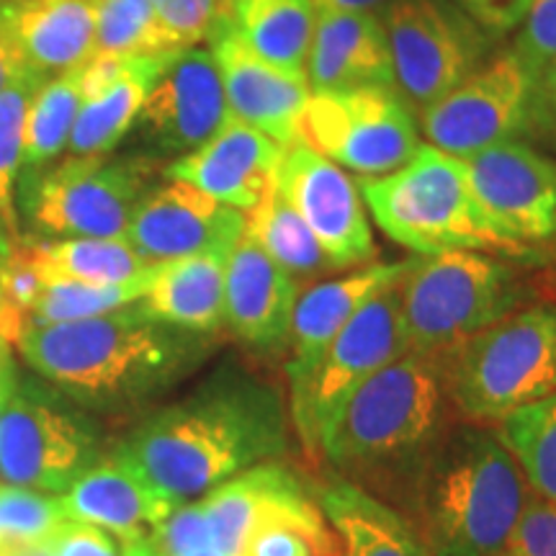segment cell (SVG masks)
Returning a JSON list of instances; mask_svg holds the SVG:
<instances>
[{"mask_svg":"<svg viewBox=\"0 0 556 556\" xmlns=\"http://www.w3.org/2000/svg\"><path fill=\"white\" fill-rule=\"evenodd\" d=\"M287 448L283 394L229 361L191 394L144 417L111 456L180 507L258 464L281 462Z\"/></svg>","mask_w":556,"mask_h":556,"instance_id":"6da1fadb","label":"cell"},{"mask_svg":"<svg viewBox=\"0 0 556 556\" xmlns=\"http://www.w3.org/2000/svg\"><path fill=\"white\" fill-rule=\"evenodd\" d=\"M214 336L160 323L139 302L75 319L26 325L18 353L62 397L96 413L142 409L176 389L214 353Z\"/></svg>","mask_w":556,"mask_h":556,"instance_id":"7a4b0ae2","label":"cell"},{"mask_svg":"<svg viewBox=\"0 0 556 556\" xmlns=\"http://www.w3.org/2000/svg\"><path fill=\"white\" fill-rule=\"evenodd\" d=\"M454 413L446 353L409 351L348 397L319 435L317 456L348 482L402 500Z\"/></svg>","mask_w":556,"mask_h":556,"instance_id":"3957f363","label":"cell"},{"mask_svg":"<svg viewBox=\"0 0 556 556\" xmlns=\"http://www.w3.org/2000/svg\"><path fill=\"white\" fill-rule=\"evenodd\" d=\"M526 503L516 458L495 430L467 420L448 428L402 497L430 556H505Z\"/></svg>","mask_w":556,"mask_h":556,"instance_id":"277c9868","label":"cell"},{"mask_svg":"<svg viewBox=\"0 0 556 556\" xmlns=\"http://www.w3.org/2000/svg\"><path fill=\"white\" fill-rule=\"evenodd\" d=\"M356 184L381 232L422 258L477 250L516 261L513 248L486 222L464 163L454 155L422 144L400 170Z\"/></svg>","mask_w":556,"mask_h":556,"instance_id":"5b68a950","label":"cell"},{"mask_svg":"<svg viewBox=\"0 0 556 556\" xmlns=\"http://www.w3.org/2000/svg\"><path fill=\"white\" fill-rule=\"evenodd\" d=\"M448 394L467 422H500L556 392V307L516 309L446 353Z\"/></svg>","mask_w":556,"mask_h":556,"instance_id":"8992f818","label":"cell"},{"mask_svg":"<svg viewBox=\"0 0 556 556\" xmlns=\"http://www.w3.org/2000/svg\"><path fill=\"white\" fill-rule=\"evenodd\" d=\"M518 270L477 250L417 258L402 278V325L407 353H448L518 309Z\"/></svg>","mask_w":556,"mask_h":556,"instance_id":"52a82bcc","label":"cell"},{"mask_svg":"<svg viewBox=\"0 0 556 556\" xmlns=\"http://www.w3.org/2000/svg\"><path fill=\"white\" fill-rule=\"evenodd\" d=\"M394 90L415 114L462 86L495 52V37L454 0H392L379 13Z\"/></svg>","mask_w":556,"mask_h":556,"instance_id":"ba28073f","label":"cell"},{"mask_svg":"<svg viewBox=\"0 0 556 556\" xmlns=\"http://www.w3.org/2000/svg\"><path fill=\"white\" fill-rule=\"evenodd\" d=\"M405 278V276H402ZM402 278L377 291L312 368L309 379L289 392V415L299 441L317 456L319 435L356 389L407 353L402 325Z\"/></svg>","mask_w":556,"mask_h":556,"instance_id":"9c48e42d","label":"cell"},{"mask_svg":"<svg viewBox=\"0 0 556 556\" xmlns=\"http://www.w3.org/2000/svg\"><path fill=\"white\" fill-rule=\"evenodd\" d=\"M299 142L364 178L400 170L422 148L415 111L392 86L312 90Z\"/></svg>","mask_w":556,"mask_h":556,"instance_id":"30bf717a","label":"cell"},{"mask_svg":"<svg viewBox=\"0 0 556 556\" xmlns=\"http://www.w3.org/2000/svg\"><path fill=\"white\" fill-rule=\"evenodd\" d=\"M152 157H65L31 186V225L50 238H124L150 191Z\"/></svg>","mask_w":556,"mask_h":556,"instance_id":"8fae6325","label":"cell"},{"mask_svg":"<svg viewBox=\"0 0 556 556\" xmlns=\"http://www.w3.org/2000/svg\"><path fill=\"white\" fill-rule=\"evenodd\" d=\"M99 458V430L67 397L18 387L0 417L3 482L62 495Z\"/></svg>","mask_w":556,"mask_h":556,"instance_id":"7c38bea8","label":"cell"},{"mask_svg":"<svg viewBox=\"0 0 556 556\" xmlns=\"http://www.w3.org/2000/svg\"><path fill=\"white\" fill-rule=\"evenodd\" d=\"M458 160L479 208L516 261L544 258L556 250L554 160L523 139H507Z\"/></svg>","mask_w":556,"mask_h":556,"instance_id":"4fadbf2b","label":"cell"},{"mask_svg":"<svg viewBox=\"0 0 556 556\" xmlns=\"http://www.w3.org/2000/svg\"><path fill=\"white\" fill-rule=\"evenodd\" d=\"M533 73L513 47L495 50L462 86L420 111L430 148L469 157L507 139H523Z\"/></svg>","mask_w":556,"mask_h":556,"instance_id":"5bb4252c","label":"cell"},{"mask_svg":"<svg viewBox=\"0 0 556 556\" xmlns=\"http://www.w3.org/2000/svg\"><path fill=\"white\" fill-rule=\"evenodd\" d=\"M276 191L296 208L325 253L343 270L377 255L358 184L304 142L283 148L274 176Z\"/></svg>","mask_w":556,"mask_h":556,"instance_id":"9a60e30c","label":"cell"},{"mask_svg":"<svg viewBox=\"0 0 556 556\" xmlns=\"http://www.w3.org/2000/svg\"><path fill=\"white\" fill-rule=\"evenodd\" d=\"M229 109L217 62L204 47L173 52L139 111L137 142L150 157H180L227 122Z\"/></svg>","mask_w":556,"mask_h":556,"instance_id":"2e32d148","label":"cell"},{"mask_svg":"<svg viewBox=\"0 0 556 556\" xmlns=\"http://www.w3.org/2000/svg\"><path fill=\"white\" fill-rule=\"evenodd\" d=\"M245 232V214L219 204L184 180L150 186L131 214L124 238L157 266L214 248H235Z\"/></svg>","mask_w":556,"mask_h":556,"instance_id":"e0dca14e","label":"cell"},{"mask_svg":"<svg viewBox=\"0 0 556 556\" xmlns=\"http://www.w3.org/2000/svg\"><path fill=\"white\" fill-rule=\"evenodd\" d=\"M206 39L217 62L229 116L283 148L299 142V119L312 96L307 78L268 65L250 52L222 9Z\"/></svg>","mask_w":556,"mask_h":556,"instance_id":"ac0fdd59","label":"cell"},{"mask_svg":"<svg viewBox=\"0 0 556 556\" xmlns=\"http://www.w3.org/2000/svg\"><path fill=\"white\" fill-rule=\"evenodd\" d=\"M208 536L227 556H240L250 533L276 520L323 518L317 497L294 469L266 462L227 479L199 500Z\"/></svg>","mask_w":556,"mask_h":556,"instance_id":"d6986e66","label":"cell"},{"mask_svg":"<svg viewBox=\"0 0 556 556\" xmlns=\"http://www.w3.org/2000/svg\"><path fill=\"white\" fill-rule=\"evenodd\" d=\"M281 155L283 144L227 116L204 144L165 165V176L197 186L219 204L248 214L274 186Z\"/></svg>","mask_w":556,"mask_h":556,"instance_id":"ffe728a7","label":"cell"},{"mask_svg":"<svg viewBox=\"0 0 556 556\" xmlns=\"http://www.w3.org/2000/svg\"><path fill=\"white\" fill-rule=\"evenodd\" d=\"M299 281L268 258L242 232L227 261L225 328L255 353H281L289 345Z\"/></svg>","mask_w":556,"mask_h":556,"instance_id":"44dd1931","label":"cell"},{"mask_svg":"<svg viewBox=\"0 0 556 556\" xmlns=\"http://www.w3.org/2000/svg\"><path fill=\"white\" fill-rule=\"evenodd\" d=\"M415 261L417 258L366 263L364 268L317 283V287L299 294L289 330V392H294L309 379L312 368L328 351L332 338L345 328L348 319L356 315L377 291L407 276Z\"/></svg>","mask_w":556,"mask_h":556,"instance_id":"7402d4cb","label":"cell"},{"mask_svg":"<svg viewBox=\"0 0 556 556\" xmlns=\"http://www.w3.org/2000/svg\"><path fill=\"white\" fill-rule=\"evenodd\" d=\"M58 500L65 520L103 528L122 546L150 539L152 528L176 510L116 456L99 458Z\"/></svg>","mask_w":556,"mask_h":556,"instance_id":"603a6c76","label":"cell"},{"mask_svg":"<svg viewBox=\"0 0 556 556\" xmlns=\"http://www.w3.org/2000/svg\"><path fill=\"white\" fill-rule=\"evenodd\" d=\"M312 90L392 86L394 70L381 18L374 13L317 11L307 58Z\"/></svg>","mask_w":556,"mask_h":556,"instance_id":"cb8c5ba5","label":"cell"},{"mask_svg":"<svg viewBox=\"0 0 556 556\" xmlns=\"http://www.w3.org/2000/svg\"><path fill=\"white\" fill-rule=\"evenodd\" d=\"M319 510L338 533L340 556H430L405 513L338 477L317 486Z\"/></svg>","mask_w":556,"mask_h":556,"instance_id":"d4e9b609","label":"cell"},{"mask_svg":"<svg viewBox=\"0 0 556 556\" xmlns=\"http://www.w3.org/2000/svg\"><path fill=\"white\" fill-rule=\"evenodd\" d=\"M235 248H214L168 263H157L139 307L160 323L217 336L225 328V274Z\"/></svg>","mask_w":556,"mask_h":556,"instance_id":"484cf974","label":"cell"},{"mask_svg":"<svg viewBox=\"0 0 556 556\" xmlns=\"http://www.w3.org/2000/svg\"><path fill=\"white\" fill-rule=\"evenodd\" d=\"M11 21L26 67L45 78L93 58V0H11Z\"/></svg>","mask_w":556,"mask_h":556,"instance_id":"4316f807","label":"cell"},{"mask_svg":"<svg viewBox=\"0 0 556 556\" xmlns=\"http://www.w3.org/2000/svg\"><path fill=\"white\" fill-rule=\"evenodd\" d=\"M173 52L127 58L119 78L99 96L83 101L70 135L67 157H103L119 148L122 139L135 129L150 88L155 86Z\"/></svg>","mask_w":556,"mask_h":556,"instance_id":"83f0119b","label":"cell"},{"mask_svg":"<svg viewBox=\"0 0 556 556\" xmlns=\"http://www.w3.org/2000/svg\"><path fill=\"white\" fill-rule=\"evenodd\" d=\"M222 13L263 62L307 78V58L317 26L312 0H222Z\"/></svg>","mask_w":556,"mask_h":556,"instance_id":"f1b7e54d","label":"cell"},{"mask_svg":"<svg viewBox=\"0 0 556 556\" xmlns=\"http://www.w3.org/2000/svg\"><path fill=\"white\" fill-rule=\"evenodd\" d=\"M24 245L37 263L41 281L73 278L83 283L116 287L144 278L155 268L129 245L127 238H52L24 240Z\"/></svg>","mask_w":556,"mask_h":556,"instance_id":"f546056e","label":"cell"},{"mask_svg":"<svg viewBox=\"0 0 556 556\" xmlns=\"http://www.w3.org/2000/svg\"><path fill=\"white\" fill-rule=\"evenodd\" d=\"M245 235L296 281L340 270L296 208L276 191V186H270L258 204L245 214Z\"/></svg>","mask_w":556,"mask_h":556,"instance_id":"4dcf8cb0","label":"cell"},{"mask_svg":"<svg viewBox=\"0 0 556 556\" xmlns=\"http://www.w3.org/2000/svg\"><path fill=\"white\" fill-rule=\"evenodd\" d=\"M495 433L533 495L556 503V392L503 417Z\"/></svg>","mask_w":556,"mask_h":556,"instance_id":"1f68e13d","label":"cell"},{"mask_svg":"<svg viewBox=\"0 0 556 556\" xmlns=\"http://www.w3.org/2000/svg\"><path fill=\"white\" fill-rule=\"evenodd\" d=\"M83 103L80 67L50 75L34 93L29 114H26L24 165L41 170L54 157L65 155L75 116Z\"/></svg>","mask_w":556,"mask_h":556,"instance_id":"d6a6232c","label":"cell"},{"mask_svg":"<svg viewBox=\"0 0 556 556\" xmlns=\"http://www.w3.org/2000/svg\"><path fill=\"white\" fill-rule=\"evenodd\" d=\"M45 80V75L24 65L0 88V222L9 229L13 245L21 242L16 186L24 168L26 114H29L34 93Z\"/></svg>","mask_w":556,"mask_h":556,"instance_id":"836d02e7","label":"cell"},{"mask_svg":"<svg viewBox=\"0 0 556 556\" xmlns=\"http://www.w3.org/2000/svg\"><path fill=\"white\" fill-rule=\"evenodd\" d=\"M96 47L103 58H137L184 50L150 0H93Z\"/></svg>","mask_w":556,"mask_h":556,"instance_id":"e575fe53","label":"cell"},{"mask_svg":"<svg viewBox=\"0 0 556 556\" xmlns=\"http://www.w3.org/2000/svg\"><path fill=\"white\" fill-rule=\"evenodd\" d=\"M157 266L144 278L129 283H116V287H101V283H83L73 278H45L37 302L29 312V325H54V323H75V319H88L106 315V312L122 309L135 304L150 289L152 276Z\"/></svg>","mask_w":556,"mask_h":556,"instance_id":"d590c367","label":"cell"},{"mask_svg":"<svg viewBox=\"0 0 556 556\" xmlns=\"http://www.w3.org/2000/svg\"><path fill=\"white\" fill-rule=\"evenodd\" d=\"M65 516L58 497L29 486H0V552L18 546H45Z\"/></svg>","mask_w":556,"mask_h":556,"instance_id":"8d00e7d4","label":"cell"},{"mask_svg":"<svg viewBox=\"0 0 556 556\" xmlns=\"http://www.w3.org/2000/svg\"><path fill=\"white\" fill-rule=\"evenodd\" d=\"M240 556H340V544L325 516L276 520L250 533Z\"/></svg>","mask_w":556,"mask_h":556,"instance_id":"74e56055","label":"cell"},{"mask_svg":"<svg viewBox=\"0 0 556 556\" xmlns=\"http://www.w3.org/2000/svg\"><path fill=\"white\" fill-rule=\"evenodd\" d=\"M510 47L536 78L539 70L556 58V0H533Z\"/></svg>","mask_w":556,"mask_h":556,"instance_id":"f35d334b","label":"cell"},{"mask_svg":"<svg viewBox=\"0 0 556 556\" xmlns=\"http://www.w3.org/2000/svg\"><path fill=\"white\" fill-rule=\"evenodd\" d=\"M523 142L556 155V58L548 60L533 78Z\"/></svg>","mask_w":556,"mask_h":556,"instance_id":"ab89813d","label":"cell"},{"mask_svg":"<svg viewBox=\"0 0 556 556\" xmlns=\"http://www.w3.org/2000/svg\"><path fill=\"white\" fill-rule=\"evenodd\" d=\"M505 556H556V503L533 497L523 507Z\"/></svg>","mask_w":556,"mask_h":556,"instance_id":"60d3db41","label":"cell"},{"mask_svg":"<svg viewBox=\"0 0 556 556\" xmlns=\"http://www.w3.org/2000/svg\"><path fill=\"white\" fill-rule=\"evenodd\" d=\"M150 3L180 47H197L201 39H206L222 9V0H150Z\"/></svg>","mask_w":556,"mask_h":556,"instance_id":"b9f144b4","label":"cell"},{"mask_svg":"<svg viewBox=\"0 0 556 556\" xmlns=\"http://www.w3.org/2000/svg\"><path fill=\"white\" fill-rule=\"evenodd\" d=\"M41 548H47L50 556H122L119 544L109 531L75 520H62Z\"/></svg>","mask_w":556,"mask_h":556,"instance_id":"7bdbcfd3","label":"cell"},{"mask_svg":"<svg viewBox=\"0 0 556 556\" xmlns=\"http://www.w3.org/2000/svg\"><path fill=\"white\" fill-rule=\"evenodd\" d=\"M454 3L497 39L523 24L533 0H454Z\"/></svg>","mask_w":556,"mask_h":556,"instance_id":"ee69618b","label":"cell"},{"mask_svg":"<svg viewBox=\"0 0 556 556\" xmlns=\"http://www.w3.org/2000/svg\"><path fill=\"white\" fill-rule=\"evenodd\" d=\"M24 65V54H21L16 31H13L11 0H0V88Z\"/></svg>","mask_w":556,"mask_h":556,"instance_id":"f6af8a7d","label":"cell"},{"mask_svg":"<svg viewBox=\"0 0 556 556\" xmlns=\"http://www.w3.org/2000/svg\"><path fill=\"white\" fill-rule=\"evenodd\" d=\"M11 348H13L11 343H5V340L0 338V417H3L5 407L11 405V400L16 397L21 387L18 368H16V361H13Z\"/></svg>","mask_w":556,"mask_h":556,"instance_id":"bcb514c9","label":"cell"},{"mask_svg":"<svg viewBox=\"0 0 556 556\" xmlns=\"http://www.w3.org/2000/svg\"><path fill=\"white\" fill-rule=\"evenodd\" d=\"M317 11H348V13H374L379 16L392 0H312Z\"/></svg>","mask_w":556,"mask_h":556,"instance_id":"7dc6e473","label":"cell"},{"mask_svg":"<svg viewBox=\"0 0 556 556\" xmlns=\"http://www.w3.org/2000/svg\"><path fill=\"white\" fill-rule=\"evenodd\" d=\"M122 556H165L152 539H139L122 546Z\"/></svg>","mask_w":556,"mask_h":556,"instance_id":"c3c4849f","label":"cell"},{"mask_svg":"<svg viewBox=\"0 0 556 556\" xmlns=\"http://www.w3.org/2000/svg\"><path fill=\"white\" fill-rule=\"evenodd\" d=\"M178 556H227V554L222 552V548L214 544V541H204V544L186 548V552H180Z\"/></svg>","mask_w":556,"mask_h":556,"instance_id":"681fc988","label":"cell"},{"mask_svg":"<svg viewBox=\"0 0 556 556\" xmlns=\"http://www.w3.org/2000/svg\"><path fill=\"white\" fill-rule=\"evenodd\" d=\"M0 556H50V554H47V548L41 546H18V548H5V552H0Z\"/></svg>","mask_w":556,"mask_h":556,"instance_id":"f907efd6","label":"cell"},{"mask_svg":"<svg viewBox=\"0 0 556 556\" xmlns=\"http://www.w3.org/2000/svg\"><path fill=\"white\" fill-rule=\"evenodd\" d=\"M13 250V240L9 235V229L3 227V222H0V258H9Z\"/></svg>","mask_w":556,"mask_h":556,"instance_id":"816d5d0a","label":"cell"},{"mask_svg":"<svg viewBox=\"0 0 556 556\" xmlns=\"http://www.w3.org/2000/svg\"><path fill=\"white\" fill-rule=\"evenodd\" d=\"M3 263H5V258H0V268H3Z\"/></svg>","mask_w":556,"mask_h":556,"instance_id":"f5cc1de1","label":"cell"}]
</instances>
